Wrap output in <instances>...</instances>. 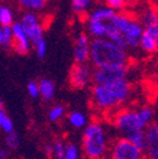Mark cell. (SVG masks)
<instances>
[{"mask_svg":"<svg viewBox=\"0 0 158 159\" xmlns=\"http://www.w3.org/2000/svg\"><path fill=\"white\" fill-rule=\"evenodd\" d=\"M103 2H105V0H103Z\"/></svg>","mask_w":158,"mask_h":159,"instance_id":"cell-38","label":"cell"},{"mask_svg":"<svg viewBox=\"0 0 158 159\" xmlns=\"http://www.w3.org/2000/svg\"><path fill=\"white\" fill-rule=\"evenodd\" d=\"M114 14H115V11L108 7H99V8H95L94 10H91V13L89 14V20L105 23V22L110 20L114 16Z\"/></svg>","mask_w":158,"mask_h":159,"instance_id":"cell-14","label":"cell"},{"mask_svg":"<svg viewBox=\"0 0 158 159\" xmlns=\"http://www.w3.org/2000/svg\"><path fill=\"white\" fill-rule=\"evenodd\" d=\"M130 95L132 85L128 80L106 85H94L91 90V102L99 110H113L127 102Z\"/></svg>","mask_w":158,"mask_h":159,"instance_id":"cell-1","label":"cell"},{"mask_svg":"<svg viewBox=\"0 0 158 159\" xmlns=\"http://www.w3.org/2000/svg\"><path fill=\"white\" fill-rule=\"evenodd\" d=\"M139 23L142 24L143 28L158 25V15H157V11L153 8H148L147 10L143 11Z\"/></svg>","mask_w":158,"mask_h":159,"instance_id":"cell-17","label":"cell"},{"mask_svg":"<svg viewBox=\"0 0 158 159\" xmlns=\"http://www.w3.org/2000/svg\"><path fill=\"white\" fill-rule=\"evenodd\" d=\"M0 128H2L7 134L14 131V124L12 121V119L5 114L2 100H0Z\"/></svg>","mask_w":158,"mask_h":159,"instance_id":"cell-20","label":"cell"},{"mask_svg":"<svg viewBox=\"0 0 158 159\" xmlns=\"http://www.w3.org/2000/svg\"><path fill=\"white\" fill-rule=\"evenodd\" d=\"M123 2H124L125 5H133V4H135L138 2V0H123Z\"/></svg>","mask_w":158,"mask_h":159,"instance_id":"cell-36","label":"cell"},{"mask_svg":"<svg viewBox=\"0 0 158 159\" xmlns=\"http://www.w3.org/2000/svg\"><path fill=\"white\" fill-rule=\"evenodd\" d=\"M111 159H144V153L127 138H120L111 147Z\"/></svg>","mask_w":158,"mask_h":159,"instance_id":"cell-7","label":"cell"},{"mask_svg":"<svg viewBox=\"0 0 158 159\" xmlns=\"http://www.w3.org/2000/svg\"><path fill=\"white\" fill-rule=\"evenodd\" d=\"M0 46H3V30H2V27H0Z\"/></svg>","mask_w":158,"mask_h":159,"instance_id":"cell-37","label":"cell"},{"mask_svg":"<svg viewBox=\"0 0 158 159\" xmlns=\"http://www.w3.org/2000/svg\"><path fill=\"white\" fill-rule=\"evenodd\" d=\"M16 2L29 10H41L47 4V0H16Z\"/></svg>","mask_w":158,"mask_h":159,"instance_id":"cell-23","label":"cell"},{"mask_svg":"<svg viewBox=\"0 0 158 159\" xmlns=\"http://www.w3.org/2000/svg\"><path fill=\"white\" fill-rule=\"evenodd\" d=\"M35 51H37V56H38L39 58H44L46 52H47V44H46L44 39L39 41V42L35 44Z\"/></svg>","mask_w":158,"mask_h":159,"instance_id":"cell-33","label":"cell"},{"mask_svg":"<svg viewBox=\"0 0 158 159\" xmlns=\"http://www.w3.org/2000/svg\"><path fill=\"white\" fill-rule=\"evenodd\" d=\"M139 48L148 53L153 54L158 48V25L143 28V33L139 38Z\"/></svg>","mask_w":158,"mask_h":159,"instance_id":"cell-11","label":"cell"},{"mask_svg":"<svg viewBox=\"0 0 158 159\" xmlns=\"http://www.w3.org/2000/svg\"><path fill=\"white\" fill-rule=\"evenodd\" d=\"M5 142H7V145L10 149H16L19 147V135L15 131H12V133L7 134Z\"/></svg>","mask_w":158,"mask_h":159,"instance_id":"cell-29","label":"cell"},{"mask_svg":"<svg viewBox=\"0 0 158 159\" xmlns=\"http://www.w3.org/2000/svg\"><path fill=\"white\" fill-rule=\"evenodd\" d=\"M63 159H78V149L75 144L70 143L65 147Z\"/></svg>","mask_w":158,"mask_h":159,"instance_id":"cell-28","label":"cell"},{"mask_svg":"<svg viewBox=\"0 0 158 159\" xmlns=\"http://www.w3.org/2000/svg\"><path fill=\"white\" fill-rule=\"evenodd\" d=\"M138 114H139V117H141V120L142 123L146 125V128L151 124V121L153 120V117H154V111L153 109L148 107V106H143L141 109H138Z\"/></svg>","mask_w":158,"mask_h":159,"instance_id":"cell-24","label":"cell"},{"mask_svg":"<svg viewBox=\"0 0 158 159\" xmlns=\"http://www.w3.org/2000/svg\"><path fill=\"white\" fill-rule=\"evenodd\" d=\"M87 32L95 37V39L105 38V32H106V23H100V22H91L87 20Z\"/></svg>","mask_w":158,"mask_h":159,"instance_id":"cell-18","label":"cell"},{"mask_svg":"<svg viewBox=\"0 0 158 159\" xmlns=\"http://www.w3.org/2000/svg\"><path fill=\"white\" fill-rule=\"evenodd\" d=\"M129 72L128 65H109L96 67L91 78L94 80L95 85H106L114 84L122 80H127Z\"/></svg>","mask_w":158,"mask_h":159,"instance_id":"cell-5","label":"cell"},{"mask_svg":"<svg viewBox=\"0 0 158 159\" xmlns=\"http://www.w3.org/2000/svg\"><path fill=\"white\" fill-rule=\"evenodd\" d=\"M125 138L130 143H133L135 147H138L141 150L144 152V130H138V131H133L125 135Z\"/></svg>","mask_w":158,"mask_h":159,"instance_id":"cell-21","label":"cell"},{"mask_svg":"<svg viewBox=\"0 0 158 159\" xmlns=\"http://www.w3.org/2000/svg\"><path fill=\"white\" fill-rule=\"evenodd\" d=\"M105 3H106V7L114 10L115 13L116 10H123L125 8V4L123 0H105Z\"/></svg>","mask_w":158,"mask_h":159,"instance_id":"cell-31","label":"cell"},{"mask_svg":"<svg viewBox=\"0 0 158 159\" xmlns=\"http://www.w3.org/2000/svg\"><path fill=\"white\" fill-rule=\"evenodd\" d=\"M19 23H21L23 30L26 32L29 42H32V44L35 46L39 41L44 39L43 38V28L39 24V19L34 13H26Z\"/></svg>","mask_w":158,"mask_h":159,"instance_id":"cell-8","label":"cell"},{"mask_svg":"<svg viewBox=\"0 0 158 159\" xmlns=\"http://www.w3.org/2000/svg\"><path fill=\"white\" fill-rule=\"evenodd\" d=\"M65 144L62 140H56L52 145V155L56 157V159H63L65 154Z\"/></svg>","mask_w":158,"mask_h":159,"instance_id":"cell-26","label":"cell"},{"mask_svg":"<svg viewBox=\"0 0 158 159\" xmlns=\"http://www.w3.org/2000/svg\"><path fill=\"white\" fill-rule=\"evenodd\" d=\"M105 38L108 41H110L111 43H114L115 46H118L122 49H128L127 48V41H125V37L119 32L116 30L114 27H111L109 23H106V32H105Z\"/></svg>","mask_w":158,"mask_h":159,"instance_id":"cell-15","label":"cell"},{"mask_svg":"<svg viewBox=\"0 0 158 159\" xmlns=\"http://www.w3.org/2000/svg\"><path fill=\"white\" fill-rule=\"evenodd\" d=\"M27 91H28V95L33 98L38 97L39 96V87H38V84L35 81H30L28 82L27 85Z\"/></svg>","mask_w":158,"mask_h":159,"instance_id":"cell-32","label":"cell"},{"mask_svg":"<svg viewBox=\"0 0 158 159\" xmlns=\"http://www.w3.org/2000/svg\"><path fill=\"white\" fill-rule=\"evenodd\" d=\"M12 33H13V47L15 48L16 53L19 54H27L30 49V43L29 39L23 30L22 25L19 22H15L10 25Z\"/></svg>","mask_w":158,"mask_h":159,"instance_id":"cell-12","label":"cell"},{"mask_svg":"<svg viewBox=\"0 0 158 159\" xmlns=\"http://www.w3.org/2000/svg\"><path fill=\"white\" fill-rule=\"evenodd\" d=\"M109 24L125 37L127 48L139 47V38L143 33V27L139 20L133 19L123 13H115L114 16L109 20Z\"/></svg>","mask_w":158,"mask_h":159,"instance_id":"cell-4","label":"cell"},{"mask_svg":"<svg viewBox=\"0 0 158 159\" xmlns=\"http://www.w3.org/2000/svg\"><path fill=\"white\" fill-rule=\"evenodd\" d=\"M39 87V95H41L44 100L49 101L54 96V84L48 78H43L41 80V82L38 84Z\"/></svg>","mask_w":158,"mask_h":159,"instance_id":"cell-16","label":"cell"},{"mask_svg":"<svg viewBox=\"0 0 158 159\" xmlns=\"http://www.w3.org/2000/svg\"><path fill=\"white\" fill-rule=\"evenodd\" d=\"M63 114H65V107L63 106H54V107H52L51 110H49V112H48V119H49V121H52V123H56V121H58L63 116Z\"/></svg>","mask_w":158,"mask_h":159,"instance_id":"cell-25","label":"cell"},{"mask_svg":"<svg viewBox=\"0 0 158 159\" xmlns=\"http://www.w3.org/2000/svg\"><path fill=\"white\" fill-rule=\"evenodd\" d=\"M89 59L95 67L109 66V65H125L128 62L127 52L106 38L94 39L90 43Z\"/></svg>","mask_w":158,"mask_h":159,"instance_id":"cell-2","label":"cell"},{"mask_svg":"<svg viewBox=\"0 0 158 159\" xmlns=\"http://www.w3.org/2000/svg\"><path fill=\"white\" fill-rule=\"evenodd\" d=\"M91 70L85 65H75L70 72V85L75 89H84L91 81Z\"/></svg>","mask_w":158,"mask_h":159,"instance_id":"cell-9","label":"cell"},{"mask_svg":"<svg viewBox=\"0 0 158 159\" xmlns=\"http://www.w3.org/2000/svg\"><path fill=\"white\" fill-rule=\"evenodd\" d=\"M67 119H68V123L73 128H77V129L84 128L86 125V121H87L86 115L84 112H80V111H72V112H70Z\"/></svg>","mask_w":158,"mask_h":159,"instance_id":"cell-19","label":"cell"},{"mask_svg":"<svg viewBox=\"0 0 158 159\" xmlns=\"http://www.w3.org/2000/svg\"><path fill=\"white\" fill-rule=\"evenodd\" d=\"M82 148L90 159H101L108 149L106 131L100 123H91L85 128Z\"/></svg>","mask_w":158,"mask_h":159,"instance_id":"cell-3","label":"cell"},{"mask_svg":"<svg viewBox=\"0 0 158 159\" xmlns=\"http://www.w3.org/2000/svg\"><path fill=\"white\" fill-rule=\"evenodd\" d=\"M144 155L149 159L158 158V126L157 124H149L144 129Z\"/></svg>","mask_w":158,"mask_h":159,"instance_id":"cell-10","label":"cell"},{"mask_svg":"<svg viewBox=\"0 0 158 159\" xmlns=\"http://www.w3.org/2000/svg\"><path fill=\"white\" fill-rule=\"evenodd\" d=\"M3 30V46L10 47L13 46V33L10 27H2Z\"/></svg>","mask_w":158,"mask_h":159,"instance_id":"cell-30","label":"cell"},{"mask_svg":"<svg viewBox=\"0 0 158 159\" xmlns=\"http://www.w3.org/2000/svg\"><path fill=\"white\" fill-rule=\"evenodd\" d=\"M44 153H46V155L47 157H52V145H46L44 147Z\"/></svg>","mask_w":158,"mask_h":159,"instance_id":"cell-34","label":"cell"},{"mask_svg":"<svg viewBox=\"0 0 158 159\" xmlns=\"http://www.w3.org/2000/svg\"><path fill=\"white\" fill-rule=\"evenodd\" d=\"M114 124L125 135L133 131L146 129V125L142 123L138 110H124L119 114H116L114 119Z\"/></svg>","mask_w":158,"mask_h":159,"instance_id":"cell-6","label":"cell"},{"mask_svg":"<svg viewBox=\"0 0 158 159\" xmlns=\"http://www.w3.org/2000/svg\"><path fill=\"white\" fill-rule=\"evenodd\" d=\"M14 23L13 11L7 5H0V25L2 27H10Z\"/></svg>","mask_w":158,"mask_h":159,"instance_id":"cell-22","label":"cell"},{"mask_svg":"<svg viewBox=\"0 0 158 159\" xmlns=\"http://www.w3.org/2000/svg\"><path fill=\"white\" fill-rule=\"evenodd\" d=\"M89 49H90V41L87 34H78L76 38L75 49H73V58L77 65H85L89 61Z\"/></svg>","mask_w":158,"mask_h":159,"instance_id":"cell-13","label":"cell"},{"mask_svg":"<svg viewBox=\"0 0 158 159\" xmlns=\"http://www.w3.org/2000/svg\"><path fill=\"white\" fill-rule=\"evenodd\" d=\"M91 2L92 0H72V9L76 13H82L90 7Z\"/></svg>","mask_w":158,"mask_h":159,"instance_id":"cell-27","label":"cell"},{"mask_svg":"<svg viewBox=\"0 0 158 159\" xmlns=\"http://www.w3.org/2000/svg\"><path fill=\"white\" fill-rule=\"evenodd\" d=\"M8 155H9V153H8L7 150H4V149L0 150V159H7Z\"/></svg>","mask_w":158,"mask_h":159,"instance_id":"cell-35","label":"cell"}]
</instances>
